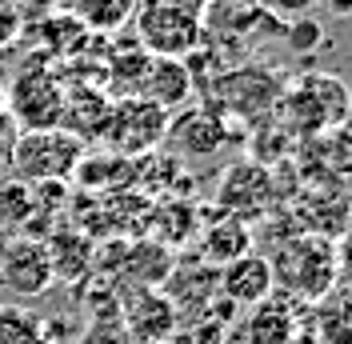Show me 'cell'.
I'll return each instance as SVG.
<instances>
[{
	"label": "cell",
	"instance_id": "6da1fadb",
	"mask_svg": "<svg viewBox=\"0 0 352 344\" xmlns=\"http://www.w3.org/2000/svg\"><path fill=\"white\" fill-rule=\"evenodd\" d=\"M268 268H272V288L296 297L300 304H320L340 277V248L332 244V237L305 233L280 240V248L268 257Z\"/></svg>",
	"mask_w": 352,
	"mask_h": 344
},
{
	"label": "cell",
	"instance_id": "7a4b0ae2",
	"mask_svg": "<svg viewBox=\"0 0 352 344\" xmlns=\"http://www.w3.org/2000/svg\"><path fill=\"white\" fill-rule=\"evenodd\" d=\"M88 156L85 140L65 129L21 132L12 144V172L24 184H48V180H72L80 160Z\"/></svg>",
	"mask_w": 352,
	"mask_h": 344
},
{
	"label": "cell",
	"instance_id": "3957f363",
	"mask_svg": "<svg viewBox=\"0 0 352 344\" xmlns=\"http://www.w3.org/2000/svg\"><path fill=\"white\" fill-rule=\"evenodd\" d=\"M4 108L8 120L21 125V132H44V129H65V80L44 72V68H21L12 76Z\"/></svg>",
	"mask_w": 352,
	"mask_h": 344
},
{
	"label": "cell",
	"instance_id": "277c9868",
	"mask_svg": "<svg viewBox=\"0 0 352 344\" xmlns=\"http://www.w3.org/2000/svg\"><path fill=\"white\" fill-rule=\"evenodd\" d=\"M349 96L352 92L336 76H305L285 88L280 105H285V120L300 136H320L349 120Z\"/></svg>",
	"mask_w": 352,
	"mask_h": 344
},
{
	"label": "cell",
	"instance_id": "5b68a950",
	"mask_svg": "<svg viewBox=\"0 0 352 344\" xmlns=\"http://www.w3.org/2000/svg\"><path fill=\"white\" fill-rule=\"evenodd\" d=\"M164 132H168V112L164 108H156L144 96H120L104 116L100 140L120 156H148V152L160 149Z\"/></svg>",
	"mask_w": 352,
	"mask_h": 344
},
{
	"label": "cell",
	"instance_id": "8992f818",
	"mask_svg": "<svg viewBox=\"0 0 352 344\" xmlns=\"http://www.w3.org/2000/svg\"><path fill=\"white\" fill-rule=\"evenodd\" d=\"M136 44L148 56H168V61H184L188 52H197L204 41V24L197 12L184 8H168V4H140L136 8Z\"/></svg>",
	"mask_w": 352,
	"mask_h": 344
},
{
	"label": "cell",
	"instance_id": "52a82bcc",
	"mask_svg": "<svg viewBox=\"0 0 352 344\" xmlns=\"http://www.w3.org/2000/svg\"><path fill=\"white\" fill-rule=\"evenodd\" d=\"M0 288L12 301H32L52 288V264H48V248L44 237H0Z\"/></svg>",
	"mask_w": 352,
	"mask_h": 344
},
{
	"label": "cell",
	"instance_id": "ba28073f",
	"mask_svg": "<svg viewBox=\"0 0 352 344\" xmlns=\"http://www.w3.org/2000/svg\"><path fill=\"white\" fill-rule=\"evenodd\" d=\"M212 85H217L220 108L224 112H236V116H264V112H272V108L280 105V96H285V85H280L276 72L248 68V65L217 76Z\"/></svg>",
	"mask_w": 352,
	"mask_h": 344
},
{
	"label": "cell",
	"instance_id": "9c48e42d",
	"mask_svg": "<svg viewBox=\"0 0 352 344\" xmlns=\"http://www.w3.org/2000/svg\"><path fill=\"white\" fill-rule=\"evenodd\" d=\"M120 324L132 344H164L176 332V304L160 297V288H136L120 308Z\"/></svg>",
	"mask_w": 352,
	"mask_h": 344
},
{
	"label": "cell",
	"instance_id": "30bf717a",
	"mask_svg": "<svg viewBox=\"0 0 352 344\" xmlns=\"http://www.w3.org/2000/svg\"><path fill=\"white\" fill-rule=\"evenodd\" d=\"M217 292L228 304H241V308H256L261 301H268V297L276 292V288H272L268 257L244 252V257L228 260L224 268H217Z\"/></svg>",
	"mask_w": 352,
	"mask_h": 344
},
{
	"label": "cell",
	"instance_id": "8fae6325",
	"mask_svg": "<svg viewBox=\"0 0 352 344\" xmlns=\"http://www.w3.org/2000/svg\"><path fill=\"white\" fill-rule=\"evenodd\" d=\"M268 196H272V180L256 164H236V169L228 172V180L220 184V204L228 208V216H236L244 224L252 216H264Z\"/></svg>",
	"mask_w": 352,
	"mask_h": 344
},
{
	"label": "cell",
	"instance_id": "7c38bea8",
	"mask_svg": "<svg viewBox=\"0 0 352 344\" xmlns=\"http://www.w3.org/2000/svg\"><path fill=\"white\" fill-rule=\"evenodd\" d=\"M192 92H197V85H192V72H188L184 61L153 56L148 76H144V85H140V96H144V100H153L156 108L173 112V108L188 105V96H192Z\"/></svg>",
	"mask_w": 352,
	"mask_h": 344
},
{
	"label": "cell",
	"instance_id": "4fadbf2b",
	"mask_svg": "<svg viewBox=\"0 0 352 344\" xmlns=\"http://www.w3.org/2000/svg\"><path fill=\"white\" fill-rule=\"evenodd\" d=\"M164 140L180 156H208V152H217L224 144V120H220L217 112L197 108V112H184L180 120H168Z\"/></svg>",
	"mask_w": 352,
	"mask_h": 344
},
{
	"label": "cell",
	"instance_id": "5bb4252c",
	"mask_svg": "<svg viewBox=\"0 0 352 344\" xmlns=\"http://www.w3.org/2000/svg\"><path fill=\"white\" fill-rule=\"evenodd\" d=\"M48 248V264H52V280H85L96 268V244L88 233H48L44 237Z\"/></svg>",
	"mask_w": 352,
	"mask_h": 344
},
{
	"label": "cell",
	"instance_id": "9a60e30c",
	"mask_svg": "<svg viewBox=\"0 0 352 344\" xmlns=\"http://www.w3.org/2000/svg\"><path fill=\"white\" fill-rule=\"evenodd\" d=\"M296 341V316L292 308H285L280 301H261L248 316L241 321L236 344H292Z\"/></svg>",
	"mask_w": 352,
	"mask_h": 344
},
{
	"label": "cell",
	"instance_id": "2e32d148",
	"mask_svg": "<svg viewBox=\"0 0 352 344\" xmlns=\"http://www.w3.org/2000/svg\"><path fill=\"white\" fill-rule=\"evenodd\" d=\"M244 252H252V233H248V224L236 220V216H224V220L208 224L200 233V257H204V264H212V268H224L228 260L244 257Z\"/></svg>",
	"mask_w": 352,
	"mask_h": 344
},
{
	"label": "cell",
	"instance_id": "e0dca14e",
	"mask_svg": "<svg viewBox=\"0 0 352 344\" xmlns=\"http://www.w3.org/2000/svg\"><path fill=\"white\" fill-rule=\"evenodd\" d=\"M140 0H76L72 4V17L85 24L88 32H112L124 21L136 17Z\"/></svg>",
	"mask_w": 352,
	"mask_h": 344
},
{
	"label": "cell",
	"instance_id": "ac0fdd59",
	"mask_svg": "<svg viewBox=\"0 0 352 344\" xmlns=\"http://www.w3.org/2000/svg\"><path fill=\"white\" fill-rule=\"evenodd\" d=\"M0 344H48L41 316L21 304H0Z\"/></svg>",
	"mask_w": 352,
	"mask_h": 344
},
{
	"label": "cell",
	"instance_id": "d6986e66",
	"mask_svg": "<svg viewBox=\"0 0 352 344\" xmlns=\"http://www.w3.org/2000/svg\"><path fill=\"white\" fill-rule=\"evenodd\" d=\"M288 41V48L296 52V56H312V52H320V44H324V28L316 17H296V21L285 24V32H280Z\"/></svg>",
	"mask_w": 352,
	"mask_h": 344
},
{
	"label": "cell",
	"instance_id": "ffe728a7",
	"mask_svg": "<svg viewBox=\"0 0 352 344\" xmlns=\"http://www.w3.org/2000/svg\"><path fill=\"white\" fill-rule=\"evenodd\" d=\"M76 344H132V336L124 332L120 316H96V321L85 328V336Z\"/></svg>",
	"mask_w": 352,
	"mask_h": 344
},
{
	"label": "cell",
	"instance_id": "44dd1931",
	"mask_svg": "<svg viewBox=\"0 0 352 344\" xmlns=\"http://www.w3.org/2000/svg\"><path fill=\"white\" fill-rule=\"evenodd\" d=\"M21 12H16V4H4L0 0V52L8 48V44H16V36H21Z\"/></svg>",
	"mask_w": 352,
	"mask_h": 344
},
{
	"label": "cell",
	"instance_id": "7402d4cb",
	"mask_svg": "<svg viewBox=\"0 0 352 344\" xmlns=\"http://www.w3.org/2000/svg\"><path fill=\"white\" fill-rule=\"evenodd\" d=\"M261 4L272 17H292V21H296V17H308V12H312L316 0H261Z\"/></svg>",
	"mask_w": 352,
	"mask_h": 344
},
{
	"label": "cell",
	"instance_id": "603a6c76",
	"mask_svg": "<svg viewBox=\"0 0 352 344\" xmlns=\"http://www.w3.org/2000/svg\"><path fill=\"white\" fill-rule=\"evenodd\" d=\"M140 4H168V8H184V12H204V4L208 0H140Z\"/></svg>",
	"mask_w": 352,
	"mask_h": 344
},
{
	"label": "cell",
	"instance_id": "cb8c5ba5",
	"mask_svg": "<svg viewBox=\"0 0 352 344\" xmlns=\"http://www.w3.org/2000/svg\"><path fill=\"white\" fill-rule=\"evenodd\" d=\"M316 4H324L332 17H352V0H316Z\"/></svg>",
	"mask_w": 352,
	"mask_h": 344
},
{
	"label": "cell",
	"instance_id": "d4e9b609",
	"mask_svg": "<svg viewBox=\"0 0 352 344\" xmlns=\"http://www.w3.org/2000/svg\"><path fill=\"white\" fill-rule=\"evenodd\" d=\"M8 125H12V120H8V108H4V96H0V144H4V136H8Z\"/></svg>",
	"mask_w": 352,
	"mask_h": 344
},
{
	"label": "cell",
	"instance_id": "484cf974",
	"mask_svg": "<svg viewBox=\"0 0 352 344\" xmlns=\"http://www.w3.org/2000/svg\"><path fill=\"white\" fill-rule=\"evenodd\" d=\"M228 4H261V0H228Z\"/></svg>",
	"mask_w": 352,
	"mask_h": 344
},
{
	"label": "cell",
	"instance_id": "4316f807",
	"mask_svg": "<svg viewBox=\"0 0 352 344\" xmlns=\"http://www.w3.org/2000/svg\"><path fill=\"white\" fill-rule=\"evenodd\" d=\"M164 344H188V341H184V336H173V341H164Z\"/></svg>",
	"mask_w": 352,
	"mask_h": 344
},
{
	"label": "cell",
	"instance_id": "83f0119b",
	"mask_svg": "<svg viewBox=\"0 0 352 344\" xmlns=\"http://www.w3.org/2000/svg\"><path fill=\"white\" fill-rule=\"evenodd\" d=\"M349 204H352V184H349Z\"/></svg>",
	"mask_w": 352,
	"mask_h": 344
},
{
	"label": "cell",
	"instance_id": "f1b7e54d",
	"mask_svg": "<svg viewBox=\"0 0 352 344\" xmlns=\"http://www.w3.org/2000/svg\"><path fill=\"white\" fill-rule=\"evenodd\" d=\"M224 344H236V341H224Z\"/></svg>",
	"mask_w": 352,
	"mask_h": 344
},
{
	"label": "cell",
	"instance_id": "f546056e",
	"mask_svg": "<svg viewBox=\"0 0 352 344\" xmlns=\"http://www.w3.org/2000/svg\"><path fill=\"white\" fill-rule=\"evenodd\" d=\"M4 4H12V0H4Z\"/></svg>",
	"mask_w": 352,
	"mask_h": 344
}]
</instances>
